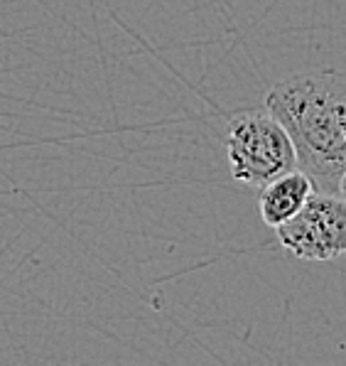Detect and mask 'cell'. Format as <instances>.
Listing matches in <instances>:
<instances>
[{
    "label": "cell",
    "instance_id": "obj_1",
    "mask_svg": "<svg viewBox=\"0 0 346 366\" xmlns=\"http://www.w3.org/2000/svg\"><path fill=\"white\" fill-rule=\"evenodd\" d=\"M265 111L288 133L297 170L315 192L344 197L346 177V76L322 66L290 76L268 92Z\"/></svg>",
    "mask_w": 346,
    "mask_h": 366
},
{
    "label": "cell",
    "instance_id": "obj_2",
    "mask_svg": "<svg viewBox=\"0 0 346 366\" xmlns=\"http://www.w3.org/2000/svg\"><path fill=\"white\" fill-rule=\"evenodd\" d=\"M226 155L233 179L250 187H263L297 167L288 133L268 111H245L228 121Z\"/></svg>",
    "mask_w": 346,
    "mask_h": 366
},
{
    "label": "cell",
    "instance_id": "obj_3",
    "mask_svg": "<svg viewBox=\"0 0 346 366\" xmlns=\"http://www.w3.org/2000/svg\"><path fill=\"white\" fill-rule=\"evenodd\" d=\"M278 241L305 261H332L346 251L344 197L312 192L302 209L275 227Z\"/></svg>",
    "mask_w": 346,
    "mask_h": 366
},
{
    "label": "cell",
    "instance_id": "obj_4",
    "mask_svg": "<svg viewBox=\"0 0 346 366\" xmlns=\"http://www.w3.org/2000/svg\"><path fill=\"white\" fill-rule=\"evenodd\" d=\"M315 192L310 177L305 172H300L297 167L290 170L280 177L270 179L260 187V199H258V209L260 219L268 227H280L283 222L292 219L295 214L302 209V204L307 202V197Z\"/></svg>",
    "mask_w": 346,
    "mask_h": 366
}]
</instances>
